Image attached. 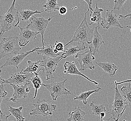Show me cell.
<instances>
[{"mask_svg":"<svg viewBox=\"0 0 131 121\" xmlns=\"http://www.w3.org/2000/svg\"><path fill=\"white\" fill-rule=\"evenodd\" d=\"M7 95V92L6 91L4 88L3 84H0V114H3L1 110V104L3 98H5L6 95Z\"/></svg>","mask_w":131,"mask_h":121,"instance_id":"30","label":"cell"},{"mask_svg":"<svg viewBox=\"0 0 131 121\" xmlns=\"http://www.w3.org/2000/svg\"><path fill=\"white\" fill-rule=\"evenodd\" d=\"M55 49L56 50H58V52H65L66 50H64V45L63 43L60 42H58V41H56L54 44Z\"/></svg>","mask_w":131,"mask_h":121,"instance_id":"32","label":"cell"},{"mask_svg":"<svg viewBox=\"0 0 131 121\" xmlns=\"http://www.w3.org/2000/svg\"><path fill=\"white\" fill-rule=\"evenodd\" d=\"M40 48V47H35L34 49L31 51L21 54L19 53L18 54L10 57L6 60L5 63L0 67V68H3L7 66H14L16 67L17 69H18L19 64H20L22 62V61L24 60L26 56L30 53H34L36 50H39Z\"/></svg>","mask_w":131,"mask_h":121,"instance_id":"14","label":"cell"},{"mask_svg":"<svg viewBox=\"0 0 131 121\" xmlns=\"http://www.w3.org/2000/svg\"><path fill=\"white\" fill-rule=\"evenodd\" d=\"M86 49L87 47L85 44L81 43H78V45L76 46H70L67 50H66L65 52L62 54L61 57L62 59L71 56L74 57L79 52L85 50Z\"/></svg>","mask_w":131,"mask_h":121,"instance_id":"20","label":"cell"},{"mask_svg":"<svg viewBox=\"0 0 131 121\" xmlns=\"http://www.w3.org/2000/svg\"><path fill=\"white\" fill-rule=\"evenodd\" d=\"M55 48L54 45H48L40 47L39 50H36V52L38 55H42L43 59H46L48 58H54L57 57L62 55L60 53L56 54L54 52V49Z\"/></svg>","mask_w":131,"mask_h":121,"instance_id":"17","label":"cell"},{"mask_svg":"<svg viewBox=\"0 0 131 121\" xmlns=\"http://www.w3.org/2000/svg\"><path fill=\"white\" fill-rule=\"evenodd\" d=\"M102 89L101 88H99L97 89L93 90H89L86 92H82L79 96H76L74 98V100H78L80 101H82L84 105L87 104V99L91 95L94 93H97L100 90H101Z\"/></svg>","mask_w":131,"mask_h":121,"instance_id":"25","label":"cell"},{"mask_svg":"<svg viewBox=\"0 0 131 121\" xmlns=\"http://www.w3.org/2000/svg\"><path fill=\"white\" fill-rule=\"evenodd\" d=\"M87 113L82 111L79 107H75L72 111L70 112L69 118L67 119V121H83L84 116Z\"/></svg>","mask_w":131,"mask_h":121,"instance_id":"22","label":"cell"},{"mask_svg":"<svg viewBox=\"0 0 131 121\" xmlns=\"http://www.w3.org/2000/svg\"><path fill=\"white\" fill-rule=\"evenodd\" d=\"M74 58H78V60L80 65L79 71H84L86 69H95V67L93 62L95 59V57L90 50L81 54H77Z\"/></svg>","mask_w":131,"mask_h":121,"instance_id":"8","label":"cell"},{"mask_svg":"<svg viewBox=\"0 0 131 121\" xmlns=\"http://www.w3.org/2000/svg\"><path fill=\"white\" fill-rule=\"evenodd\" d=\"M126 28H129L130 29V31H131V26H127L126 27Z\"/></svg>","mask_w":131,"mask_h":121,"instance_id":"40","label":"cell"},{"mask_svg":"<svg viewBox=\"0 0 131 121\" xmlns=\"http://www.w3.org/2000/svg\"><path fill=\"white\" fill-rule=\"evenodd\" d=\"M30 84V83H28L24 86L10 84L13 88V95L10 98H6V99L8 101L16 102L21 99L26 98L31 90V86Z\"/></svg>","mask_w":131,"mask_h":121,"instance_id":"11","label":"cell"},{"mask_svg":"<svg viewBox=\"0 0 131 121\" xmlns=\"http://www.w3.org/2000/svg\"><path fill=\"white\" fill-rule=\"evenodd\" d=\"M23 108L22 106L18 108H14L11 106L8 108V111L10 112L11 115L16 118L17 121H24L25 119L23 116Z\"/></svg>","mask_w":131,"mask_h":121,"instance_id":"26","label":"cell"},{"mask_svg":"<svg viewBox=\"0 0 131 121\" xmlns=\"http://www.w3.org/2000/svg\"><path fill=\"white\" fill-rule=\"evenodd\" d=\"M16 1L13 0L10 7L5 15L0 16V35H3L4 33L16 27L20 23L18 12L15 6Z\"/></svg>","mask_w":131,"mask_h":121,"instance_id":"1","label":"cell"},{"mask_svg":"<svg viewBox=\"0 0 131 121\" xmlns=\"http://www.w3.org/2000/svg\"><path fill=\"white\" fill-rule=\"evenodd\" d=\"M122 96L124 98L126 104L128 106L131 110V85L129 82L128 86H124L121 88Z\"/></svg>","mask_w":131,"mask_h":121,"instance_id":"23","label":"cell"},{"mask_svg":"<svg viewBox=\"0 0 131 121\" xmlns=\"http://www.w3.org/2000/svg\"><path fill=\"white\" fill-rule=\"evenodd\" d=\"M39 60L37 62H31L30 60L28 61V64L26 68L22 69L21 72V74H26V73H31L33 74L35 76H39V72L40 71L42 70L45 72L44 68H42L39 69Z\"/></svg>","mask_w":131,"mask_h":121,"instance_id":"19","label":"cell"},{"mask_svg":"<svg viewBox=\"0 0 131 121\" xmlns=\"http://www.w3.org/2000/svg\"><path fill=\"white\" fill-rule=\"evenodd\" d=\"M66 79L63 82H53L51 84H43L42 86H45L50 91V94L52 98L53 101H56L58 97L63 95H71L76 96L72 94L69 90L66 89L64 84Z\"/></svg>","mask_w":131,"mask_h":121,"instance_id":"7","label":"cell"},{"mask_svg":"<svg viewBox=\"0 0 131 121\" xmlns=\"http://www.w3.org/2000/svg\"><path fill=\"white\" fill-rule=\"evenodd\" d=\"M44 10L39 11H32L30 9H25L21 11L20 14L21 15V20L23 21H27L32 16H34L36 14L41 13L43 12Z\"/></svg>","mask_w":131,"mask_h":121,"instance_id":"27","label":"cell"},{"mask_svg":"<svg viewBox=\"0 0 131 121\" xmlns=\"http://www.w3.org/2000/svg\"><path fill=\"white\" fill-rule=\"evenodd\" d=\"M33 74L31 73L21 74V72L16 73V74L11 75L8 79H3L2 82H0V84L6 83L24 86L28 83H30V79L33 76Z\"/></svg>","mask_w":131,"mask_h":121,"instance_id":"10","label":"cell"},{"mask_svg":"<svg viewBox=\"0 0 131 121\" xmlns=\"http://www.w3.org/2000/svg\"><path fill=\"white\" fill-rule=\"evenodd\" d=\"M90 10V20L91 22L90 23V25H94V24H97V28L100 29V25L101 21H102L103 18L102 17V12L103 11V9L100 8L97 6V3L96 4V6L94 9H91Z\"/></svg>","mask_w":131,"mask_h":121,"instance_id":"18","label":"cell"},{"mask_svg":"<svg viewBox=\"0 0 131 121\" xmlns=\"http://www.w3.org/2000/svg\"><path fill=\"white\" fill-rule=\"evenodd\" d=\"M21 50L17 37H3L0 42V60L9 55L18 54Z\"/></svg>","mask_w":131,"mask_h":121,"instance_id":"3","label":"cell"},{"mask_svg":"<svg viewBox=\"0 0 131 121\" xmlns=\"http://www.w3.org/2000/svg\"><path fill=\"white\" fill-rule=\"evenodd\" d=\"M90 107L91 108L92 111V114H93L95 116H100V114L102 112H106V110L105 108V106L103 104H101L100 105H95L93 102H92L90 104Z\"/></svg>","mask_w":131,"mask_h":121,"instance_id":"29","label":"cell"},{"mask_svg":"<svg viewBox=\"0 0 131 121\" xmlns=\"http://www.w3.org/2000/svg\"><path fill=\"white\" fill-rule=\"evenodd\" d=\"M96 63L102 69L105 73H107L111 77H114L115 76L116 72L118 69V68L113 63H111L110 62L97 63Z\"/></svg>","mask_w":131,"mask_h":121,"instance_id":"21","label":"cell"},{"mask_svg":"<svg viewBox=\"0 0 131 121\" xmlns=\"http://www.w3.org/2000/svg\"><path fill=\"white\" fill-rule=\"evenodd\" d=\"M64 68L65 70L63 72V73L64 74H70V75H72L80 76L84 77L85 79H86L88 81L92 82L95 85H97L99 84L98 82L91 80L88 77H87L85 75H84V74H83L82 73H81L80 71H79V69L77 68V67L76 66V64L75 63L74 61H73L71 63L68 62V61L66 62L65 63H64Z\"/></svg>","mask_w":131,"mask_h":121,"instance_id":"16","label":"cell"},{"mask_svg":"<svg viewBox=\"0 0 131 121\" xmlns=\"http://www.w3.org/2000/svg\"><path fill=\"white\" fill-rule=\"evenodd\" d=\"M83 1H84L85 2H86L88 4V5L89 6V9H90V10L92 9V0H83Z\"/></svg>","mask_w":131,"mask_h":121,"instance_id":"36","label":"cell"},{"mask_svg":"<svg viewBox=\"0 0 131 121\" xmlns=\"http://www.w3.org/2000/svg\"><path fill=\"white\" fill-rule=\"evenodd\" d=\"M128 17H129L130 19L131 18V13L129 14L128 15H125V16H124L122 15H119V16H118V19L121 20H124L125 19L127 18Z\"/></svg>","mask_w":131,"mask_h":121,"instance_id":"35","label":"cell"},{"mask_svg":"<svg viewBox=\"0 0 131 121\" xmlns=\"http://www.w3.org/2000/svg\"><path fill=\"white\" fill-rule=\"evenodd\" d=\"M117 82H114L115 84V96L113 102L112 108L111 110L110 114L112 116L109 118L113 119L114 121H118L121 116L123 115L127 107V105L123 96L118 89Z\"/></svg>","mask_w":131,"mask_h":121,"instance_id":"4","label":"cell"},{"mask_svg":"<svg viewBox=\"0 0 131 121\" xmlns=\"http://www.w3.org/2000/svg\"><path fill=\"white\" fill-rule=\"evenodd\" d=\"M126 82H131V79L125 80V81L119 82H117V85H119V84H123V83H126Z\"/></svg>","mask_w":131,"mask_h":121,"instance_id":"37","label":"cell"},{"mask_svg":"<svg viewBox=\"0 0 131 121\" xmlns=\"http://www.w3.org/2000/svg\"><path fill=\"white\" fill-rule=\"evenodd\" d=\"M113 11V10L111 11L108 9L106 10L105 17L103 18L100 25L103 28L106 29H108L111 27L124 29V28L119 23L117 15Z\"/></svg>","mask_w":131,"mask_h":121,"instance_id":"13","label":"cell"},{"mask_svg":"<svg viewBox=\"0 0 131 121\" xmlns=\"http://www.w3.org/2000/svg\"><path fill=\"white\" fill-rule=\"evenodd\" d=\"M59 16L61 15H64L67 13V11H68V9H67V8H66V7H60L59 9Z\"/></svg>","mask_w":131,"mask_h":121,"instance_id":"33","label":"cell"},{"mask_svg":"<svg viewBox=\"0 0 131 121\" xmlns=\"http://www.w3.org/2000/svg\"><path fill=\"white\" fill-rule=\"evenodd\" d=\"M11 115V114H10L8 116H6L3 113L0 114V121H8V118Z\"/></svg>","mask_w":131,"mask_h":121,"instance_id":"34","label":"cell"},{"mask_svg":"<svg viewBox=\"0 0 131 121\" xmlns=\"http://www.w3.org/2000/svg\"><path fill=\"white\" fill-rule=\"evenodd\" d=\"M30 81L32 82L34 86V88L35 89L34 96L33 98V99H35L37 96L38 90L39 89L43 83L41 77L39 76H33L31 78V79H30Z\"/></svg>","mask_w":131,"mask_h":121,"instance_id":"28","label":"cell"},{"mask_svg":"<svg viewBox=\"0 0 131 121\" xmlns=\"http://www.w3.org/2000/svg\"><path fill=\"white\" fill-rule=\"evenodd\" d=\"M105 116V112H102L100 114V117L101 118V120H103V118H104Z\"/></svg>","mask_w":131,"mask_h":121,"instance_id":"38","label":"cell"},{"mask_svg":"<svg viewBox=\"0 0 131 121\" xmlns=\"http://www.w3.org/2000/svg\"><path fill=\"white\" fill-rule=\"evenodd\" d=\"M48 102L45 99L37 100V103L33 104L35 108L32 110L29 115L30 116H37V115H41L44 117H46L48 115H52V111H56L57 105L52 104Z\"/></svg>","mask_w":131,"mask_h":121,"instance_id":"6","label":"cell"},{"mask_svg":"<svg viewBox=\"0 0 131 121\" xmlns=\"http://www.w3.org/2000/svg\"><path fill=\"white\" fill-rule=\"evenodd\" d=\"M54 16L49 17L47 19H45L44 16L40 17H37L35 16H32L29 19L30 23L26 27L32 31L38 32L41 35L42 39V47L45 46L44 43V35L45 31L48 25L51 20Z\"/></svg>","mask_w":131,"mask_h":121,"instance_id":"5","label":"cell"},{"mask_svg":"<svg viewBox=\"0 0 131 121\" xmlns=\"http://www.w3.org/2000/svg\"><path fill=\"white\" fill-rule=\"evenodd\" d=\"M100 121H103V120H100ZM107 121V120H106V121Z\"/></svg>","mask_w":131,"mask_h":121,"instance_id":"41","label":"cell"},{"mask_svg":"<svg viewBox=\"0 0 131 121\" xmlns=\"http://www.w3.org/2000/svg\"><path fill=\"white\" fill-rule=\"evenodd\" d=\"M103 44H105V42L103 40L101 34L99 33L97 28L95 27L92 41L87 43L89 47L90 51L94 55L96 53L99 52L100 47Z\"/></svg>","mask_w":131,"mask_h":121,"instance_id":"15","label":"cell"},{"mask_svg":"<svg viewBox=\"0 0 131 121\" xmlns=\"http://www.w3.org/2000/svg\"><path fill=\"white\" fill-rule=\"evenodd\" d=\"M89 11L90 9L88 8L87 11L85 13L83 20L75 32L72 39L69 42L64 45V47L67 46L72 42H77L85 44L92 41L94 32L93 29H91L89 27L86 18L87 14Z\"/></svg>","mask_w":131,"mask_h":121,"instance_id":"2","label":"cell"},{"mask_svg":"<svg viewBox=\"0 0 131 121\" xmlns=\"http://www.w3.org/2000/svg\"><path fill=\"white\" fill-rule=\"evenodd\" d=\"M43 7L45 12L51 13L56 10H58L60 6L58 4L57 0H47Z\"/></svg>","mask_w":131,"mask_h":121,"instance_id":"24","label":"cell"},{"mask_svg":"<svg viewBox=\"0 0 131 121\" xmlns=\"http://www.w3.org/2000/svg\"><path fill=\"white\" fill-rule=\"evenodd\" d=\"M123 121H126V120H123Z\"/></svg>","mask_w":131,"mask_h":121,"instance_id":"42","label":"cell"},{"mask_svg":"<svg viewBox=\"0 0 131 121\" xmlns=\"http://www.w3.org/2000/svg\"><path fill=\"white\" fill-rule=\"evenodd\" d=\"M20 29V33L19 38V45L20 47H25L28 43L37 39V34L39 33L38 32L32 31L31 30L27 28L26 27L21 28L18 25Z\"/></svg>","mask_w":131,"mask_h":121,"instance_id":"12","label":"cell"},{"mask_svg":"<svg viewBox=\"0 0 131 121\" xmlns=\"http://www.w3.org/2000/svg\"><path fill=\"white\" fill-rule=\"evenodd\" d=\"M127 0H114V6L113 8V11L119 10L123 6Z\"/></svg>","mask_w":131,"mask_h":121,"instance_id":"31","label":"cell"},{"mask_svg":"<svg viewBox=\"0 0 131 121\" xmlns=\"http://www.w3.org/2000/svg\"><path fill=\"white\" fill-rule=\"evenodd\" d=\"M62 59L61 55L56 58H48L39 60L40 66L43 67L45 71L46 80L54 78L53 73L55 71L58 64Z\"/></svg>","mask_w":131,"mask_h":121,"instance_id":"9","label":"cell"},{"mask_svg":"<svg viewBox=\"0 0 131 121\" xmlns=\"http://www.w3.org/2000/svg\"><path fill=\"white\" fill-rule=\"evenodd\" d=\"M1 73H2V69H1V68H0V81H2L3 79L1 77Z\"/></svg>","mask_w":131,"mask_h":121,"instance_id":"39","label":"cell"}]
</instances>
